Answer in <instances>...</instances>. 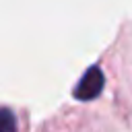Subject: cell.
I'll list each match as a JSON object with an SVG mask.
<instances>
[{
  "mask_svg": "<svg viewBox=\"0 0 132 132\" xmlns=\"http://www.w3.org/2000/svg\"><path fill=\"white\" fill-rule=\"evenodd\" d=\"M103 82H105V78H103L101 68L99 66H91L82 74V78L78 80V85L74 87V97L80 99V101H91V99H95L101 93Z\"/></svg>",
  "mask_w": 132,
  "mask_h": 132,
  "instance_id": "6da1fadb",
  "label": "cell"
},
{
  "mask_svg": "<svg viewBox=\"0 0 132 132\" xmlns=\"http://www.w3.org/2000/svg\"><path fill=\"white\" fill-rule=\"evenodd\" d=\"M0 132H16L14 116L6 109H0Z\"/></svg>",
  "mask_w": 132,
  "mask_h": 132,
  "instance_id": "7a4b0ae2",
  "label": "cell"
}]
</instances>
